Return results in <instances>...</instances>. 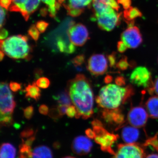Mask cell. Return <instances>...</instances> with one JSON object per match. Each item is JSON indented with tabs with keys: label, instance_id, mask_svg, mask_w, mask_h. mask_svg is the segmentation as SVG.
Masks as SVG:
<instances>
[{
	"label": "cell",
	"instance_id": "cell-1",
	"mask_svg": "<svg viewBox=\"0 0 158 158\" xmlns=\"http://www.w3.org/2000/svg\"><path fill=\"white\" fill-rule=\"evenodd\" d=\"M68 92L76 108V118L87 119L94 113V97L90 82L84 75L79 74L68 83Z\"/></svg>",
	"mask_w": 158,
	"mask_h": 158
},
{
	"label": "cell",
	"instance_id": "cell-2",
	"mask_svg": "<svg viewBox=\"0 0 158 158\" xmlns=\"http://www.w3.org/2000/svg\"><path fill=\"white\" fill-rule=\"evenodd\" d=\"M134 92L131 85L123 87L109 84L101 89L95 100L99 106L103 109H118L134 95Z\"/></svg>",
	"mask_w": 158,
	"mask_h": 158
},
{
	"label": "cell",
	"instance_id": "cell-3",
	"mask_svg": "<svg viewBox=\"0 0 158 158\" xmlns=\"http://www.w3.org/2000/svg\"><path fill=\"white\" fill-rule=\"evenodd\" d=\"M1 50L11 59H29L31 48L27 37L18 35L1 40Z\"/></svg>",
	"mask_w": 158,
	"mask_h": 158
},
{
	"label": "cell",
	"instance_id": "cell-4",
	"mask_svg": "<svg viewBox=\"0 0 158 158\" xmlns=\"http://www.w3.org/2000/svg\"><path fill=\"white\" fill-rule=\"evenodd\" d=\"M0 93L1 125L5 127L10 126L13 122L12 114L16 106V103L8 84L6 82L1 83Z\"/></svg>",
	"mask_w": 158,
	"mask_h": 158
},
{
	"label": "cell",
	"instance_id": "cell-5",
	"mask_svg": "<svg viewBox=\"0 0 158 158\" xmlns=\"http://www.w3.org/2000/svg\"><path fill=\"white\" fill-rule=\"evenodd\" d=\"M93 131L95 133L94 139L95 142L100 144L102 149L114 154L115 152L112 148L113 143L117 140L118 135L108 132L103 126L101 122L98 119H94L91 122Z\"/></svg>",
	"mask_w": 158,
	"mask_h": 158
},
{
	"label": "cell",
	"instance_id": "cell-6",
	"mask_svg": "<svg viewBox=\"0 0 158 158\" xmlns=\"http://www.w3.org/2000/svg\"><path fill=\"white\" fill-rule=\"evenodd\" d=\"M130 81L133 85L147 88L148 90L152 88L153 84L151 73L144 66H138L135 68L130 75Z\"/></svg>",
	"mask_w": 158,
	"mask_h": 158
},
{
	"label": "cell",
	"instance_id": "cell-7",
	"mask_svg": "<svg viewBox=\"0 0 158 158\" xmlns=\"http://www.w3.org/2000/svg\"><path fill=\"white\" fill-rule=\"evenodd\" d=\"M40 3V0H12L9 10L20 12L27 21L30 15L37 10Z\"/></svg>",
	"mask_w": 158,
	"mask_h": 158
},
{
	"label": "cell",
	"instance_id": "cell-8",
	"mask_svg": "<svg viewBox=\"0 0 158 158\" xmlns=\"http://www.w3.org/2000/svg\"><path fill=\"white\" fill-rule=\"evenodd\" d=\"M69 39L77 46H82L89 39V32L87 27L81 23L74 24L67 31Z\"/></svg>",
	"mask_w": 158,
	"mask_h": 158
},
{
	"label": "cell",
	"instance_id": "cell-9",
	"mask_svg": "<svg viewBox=\"0 0 158 158\" xmlns=\"http://www.w3.org/2000/svg\"><path fill=\"white\" fill-rule=\"evenodd\" d=\"M94 17L99 28L106 31H112L119 21V15L114 9Z\"/></svg>",
	"mask_w": 158,
	"mask_h": 158
},
{
	"label": "cell",
	"instance_id": "cell-10",
	"mask_svg": "<svg viewBox=\"0 0 158 158\" xmlns=\"http://www.w3.org/2000/svg\"><path fill=\"white\" fill-rule=\"evenodd\" d=\"M144 152L138 145L134 144H120L113 158H144Z\"/></svg>",
	"mask_w": 158,
	"mask_h": 158
},
{
	"label": "cell",
	"instance_id": "cell-11",
	"mask_svg": "<svg viewBox=\"0 0 158 158\" xmlns=\"http://www.w3.org/2000/svg\"><path fill=\"white\" fill-rule=\"evenodd\" d=\"M108 61L102 54H94L88 59L87 68L94 76H100L106 73L108 69Z\"/></svg>",
	"mask_w": 158,
	"mask_h": 158
},
{
	"label": "cell",
	"instance_id": "cell-12",
	"mask_svg": "<svg viewBox=\"0 0 158 158\" xmlns=\"http://www.w3.org/2000/svg\"><path fill=\"white\" fill-rule=\"evenodd\" d=\"M121 41L128 48H137L142 42V36L138 27L130 26L121 34Z\"/></svg>",
	"mask_w": 158,
	"mask_h": 158
},
{
	"label": "cell",
	"instance_id": "cell-13",
	"mask_svg": "<svg viewBox=\"0 0 158 158\" xmlns=\"http://www.w3.org/2000/svg\"><path fill=\"white\" fill-rule=\"evenodd\" d=\"M148 116L147 110L143 107H134L128 113L127 121L131 126L135 127H144L147 123Z\"/></svg>",
	"mask_w": 158,
	"mask_h": 158
},
{
	"label": "cell",
	"instance_id": "cell-14",
	"mask_svg": "<svg viewBox=\"0 0 158 158\" xmlns=\"http://www.w3.org/2000/svg\"><path fill=\"white\" fill-rule=\"evenodd\" d=\"M93 143L89 138L79 136L74 139L71 145L73 152L79 156L86 155L90 152Z\"/></svg>",
	"mask_w": 158,
	"mask_h": 158
},
{
	"label": "cell",
	"instance_id": "cell-15",
	"mask_svg": "<svg viewBox=\"0 0 158 158\" xmlns=\"http://www.w3.org/2000/svg\"><path fill=\"white\" fill-rule=\"evenodd\" d=\"M102 118L106 123L118 128L125 122L124 116L121 110L116 109H103L102 112Z\"/></svg>",
	"mask_w": 158,
	"mask_h": 158
},
{
	"label": "cell",
	"instance_id": "cell-16",
	"mask_svg": "<svg viewBox=\"0 0 158 158\" xmlns=\"http://www.w3.org/2000/svg\"><path fill=\"white\" fill-rule=\"evenodd\" d=\"M68 4H63L67 13L72 17H77L82 14L93 0H68Z\"/></svg>",
	"mask_w": 158,
	"mask_h": 158
},
{
	"label": "cell",
	"instance_id": "cell-17",
	"mask_svg": "<svg viewBox=\"0 0 158 158\" xmlns=\"http://www.w3.org/2000/svg\"><path fill=\"white\" fill-rule=\"evenodd\" d=\"M138 128L132 126L124 127L122 130L121 136L127 144H134L138 141L140 135Z\"/></svg>",
	"mask_w": 158,
	"mask_h": 158
},
{
	"label": "cell",
	"instance_id": "cell-18",
	"mask_svg": "<svg viewBox=\"0 0 158 158\" xmlns=\"http://www.w3.org/2000/svg\"><path fill=\"white\" fill-rule=\"evenodd\" d=\"M31 158H53V154L48 146L39 145L31 151Z\"/></svg>",
	"mask_w": 158,
	"mask_h": 158
},
{
	"label": "cell",
	"instance_id": "cell-19",
	"mask_svg": "<svg viewBox=\"0 0 158 158\" xmlns=\"http://www.w3.org/2000/svg\"><path fill=\"white\" fill-rule=\"evenodd\" d=\"M145 107L150 117L158 118V96L149 98L145 103Z\"/></svg>",
	"mask_w": 158,
	"mask_h": 158
},
{
	"label": "cell",
	"instance_id": "cell-20",
	"mask_svg": "<svg viewBox=\"0 0 158 158\" xmlns=\"http://www.w3.org/2000/svg\"><path fill=\"white\" fill-rule=\"evenodd\" d=\"M16 150L12 144L4 143L1 145L0 158H15Z\"/></svg>",
	"mask_w": 158,
	"mask_h": 158
},
{
	"label": "cell",
	"instance_id": "cell-21",
	"mask_svg": "<svg viewBox=\"0 0 158 158\" xmlns=\"http://www.w3.org/2000/svg\"><path fill=\"white\" fill-rule=\"evenodd\" d=\"M57 47L60 52L65 53L72 54L76 50L75 45L70 40L67 41L63 39L57 40Z\"/></svg>",
	"mask_w": 158,
	"mask_h": 158
},
{
	"label": "cell",
	"instance_id": "cell-22",
	"mask_svg": "<svg viewBox=\"0 0 158 158\" xmlns=\"http://www.w3.org/2000/svg\"><path fill=\"white\" fill-rule=\"evenodd\" d=\"M26 97L38 101L41 96V91L36 83L28 85L26 88Z\"/></svg>",
	"mask_w": 158,
	"mask_h": 158
},
{
	"label": "cell",
	"instance_id": "cell-23",
	"mask_svg": "<svg viewBox=\"0 0 158 158\" xmlns=\"http://www.w3.org/2000/svg\"><path fill=\"white\" fill-rule=\"evenodd\" d=\"M53 97L59 105H65L67 106L71 105L72 102L67 90L61 91Z\"/></svg>",
	"mask_w": 158,
	"mask_h": 158
},
{
	"label": "cell",
	"instance_id": "cell-24",
	"mask_svg": "<svg viewBox=\"0 0 158 158\" xmlns=\"http://www.w3.org/2000/svg\"><path fill=\"white\" fill-rule=\"evenodd\" d=\"M48 7V11L51 17L55 18L56 17L57 11L59 10L60 5L57 2V0H41Z\"/></svg>",
	"mask_w": 158,
	"mask_h": 158
},
{
	"label": "cell",
	"instance_id": "cell-25",
	"mask_svg": "<svg viewBox=\"0 0 158 158\" xmlns=\"http://www.w3.org/2000/svg\"><path fill=\"white\" fill-rule=\"evenodd\" d=\"M142 15L141 11L137 8L130 7L124 12V17L128 21H133L137 18L141 17Z\"/></svg>",
	"mask_w": 158,
	"mask_h": 158
},
{
	"label": "cell",
	"instance_id": "cell-26",
	"mask_svg": "<svg viewBox=\"0 0 158 158\" xmlns=\"http://www.w3.org/2000/svg\"><path fill=\"white\" fill-rule=\"evenodd\" d=\"M131 64L128 62L127 58L123 57L118 62H116V67L120 70H127L129 67H130Z\"/></svg>",
	"mask_w": 158,
	"mask_h": 158
},
{
	"label": "cell",
	"instance_id": "cell-27",
	"mask_svg": "<svg viewBox=\"0 0 158 158\" xmlns=\"http://www.w3.org/2000/svg\"><path fill=\"white\" fill-rule=\"evenodd\" d=\"M36 84L39 88L46 89L49 87L50 85V81L48 78L42 77L37 80Z\"/></svg>",
	"mask_w": 158,
	"mask_h": 158
},
{
	"label": "cell",
	"instance_id": "cell-28",
	"mask_svg": "<svg viewBox=\"0 0 158 158\" xmlns=\"http://www.w3.org/2000/svg\"><path fill=\"white\" fill-rule=\"evenodd\" d=\"M40 34V32L37 29L36 26L34 25L31 26L29 29V35L35 41H37L39 39Z\"/></svg>",
	"mask_w": 158,
	"mask_h": 158
},
{
	"label": "cell",
	"instance_id": "cell-29",
	"mask_svg": "<svg viewBox=\"0 0 158 158\" xmlns=\"http://www.w3.org/2000/svg\"><path fill=\"white\" fill-rule=\"evenodd\" d=\"M85 57L83 55H80L77 56L73 59L72 63L75 67H79L83 65L85 62Z\"/></svg>",
	"mask_w": 158,
	"mask_h": 158
},
{
	"label": "cell",
	"instance_id": "cell-30",
	"mask_svg": "<svg viewBox=\"0 0 158 158\" xmlns=\"http://www.w3.org/2000/svg\"><path fill=\"white\" fill-rule=\"evenodd\" d=\"M34 113V109L32 106H29L23 109L24 116L27 119H30L32 118Z\"/></svg>",
	"mask_w": 158,
	"mask_h": 158
},
{
	"label": "cell",
	"instance_id": "cell-31",
	"mask_svg": "<svg viewBox=\"0 0 158 158\" xmlns=\"http://www.w3.org/2000/svg\"><path fill=\"white\" fill-rule=\"evenodd\" d=\"M48 25V23L46 22L45 21H39L37 22L36 23V26L40 33H42L45 32Z\"/></svg>",
	"mask_w": 158,
	"mask_h": 158
},
{
	"label": "cell",
	"instance_id": "cell-32",
	"mask_svg": "<svg viewBox=\"0 0 158 158\" xmlns=\"http://www.w3.org/2000/svg\"><path fill=\"white\" fill-rule=\"evenodd\" d=\"M77 113L76 108L74 106L70 105V106H69L66 113L68 117H70V118H73L76 116Z\"/></svg>",
	"mask_w": 158,
	"mask_h": 158
},
{
	"label": "cell",
	"instance_id": "cell-33",
	"mask_svg": "<svg viewBox=\"0 0 158 158\" xmlns=\"http://www.w3.org/2000/svg\"><path fill=\"white\" fill-rule=\"evenodd\" d=\"M34 130L32 129V128L26 129L25 130H24L22 132L21 134V136L22 138H24L27 139V138H30V137H32L34 136Z\"/></svg>",
	"mask_w": 158,
	"mask_h": 158
},
{
	"label": "cell",
	"instance_id": "cell-34",
	"mask_svg": "<svg viewBox=\"0 0 158 158\" xmlns=\"http://www.w3.org/2000/svg\"><path fill=\"white\" fill-rule=\"evenodd\" d=\"M49 116L53 119H58L61 117L58 109H52L49 112Z\"/></svg>",
	"mask_w": 158,
	"mask_h": 158
},
{
	"label": "cell",
	"instance_id": "cell-35",
	"mask_svg": "<svg viewBox=\"0 0 158 158\" xmlns=\"http://www.w3.org/2000/svg\"><path fill=\"white\" fill-rule=\"evenodd\" d=\"M148 91L150 94H153L155 93L158 96V77L156 79L154 82H153L152 88L148 90Z\"/></svg>",
	"mask_w": 158,
	"mask_h": 158
},
{
	"label": "cell",
	"instance_id": "cell-36",
	"mask_svg": "<svg viewBox=\"0 0 158 158\" xmlns=\"http://www.w3.org/2000/svg\"><path fill=\"white\" fill-rule=\"evenodd\" d=\"M10 89L13 92H16L21 88V85L19 83L15 82H11L9 85Z\"/></svg>",
	"mask_w": 158,
	"mask_h": 158
},
{
	"label": "cell",
	"instance_id": "cell-37",
	"mask_svg": "<svg viewBox=\"0 0 158 158\" xmlns=\"http://www.w3.org/2000/svg\"><path fill=\"white\" fill-rule=\"evenodd\" d=\"M5 9L1 7V28L2 27L6 22V12Z\"/></svg>",
	"mask_w": 158,
	"mask_h": 158
},
{
	"label": "cell",
	"instance_id": "cell-38",
	"mask_svg": "<svg viewBox=\"0 0 158 158\" xmlns=\"http://www.w3.org/2000/svg\"><path fill=\"white\" fill-rule=\"evenodd\" d=\"M12 0H1V6L6 10L9 9L11 4Z\"/></svg>",
	"mask_w": 158,
	"mask_h": 158
},
{
	"label": "cell",
	"instance_id": "cell-39",
	"mask_svg": "<svg viewBox=\"0 0 158 158\" xmlns=\"http://www.w3.org/2000/svg\"><path fill=\"white\" fill-rule=\"evenodd\" d=\"M108 59H109L110 66L111 67H113L115 65L116 66V57L115 54L113 53L110 55L108 57Z\"/></svg>",
	"mask_w": 158,
	"mask_h": 158
},
{
	"label": "cell",
	"instance_id": "cell-40",
	"mask_svg": "<svg viewBox=\"0 0 158 158\" xmlns=\"http://www.w3.org/2000/svg\"><path fill=\"white\" fill-rule=\"evenodd\" d=\"M68 107L67 106H65V105H59L57 109H58L59 114H60L61 116H63V115H65V113H66V111H67Z\"/></svg>",
	"mask_w": 158,
	"mask_h": 158
},
{
	"label": "cell",
	"instance_id": "cell-41",
	"mask_svg": "<svg viewBox=\"0 0 158 158\" xmlns=\"http://www.w3.org/2000/svg\"><path fill=\"white\" fill-rule=\"evenodd\" d=\"M39 113L44 115H46L49 113L48 107L45 105H42L39 107Z\"/></svg>",
	"mask_w": 158,
	"mask_h": 158
},
{
	"label": "cell",
	"instance_id": "cell-42",
	"mask_svg": "<svg viewBox=\"0 0 158 158\" xmlns=\"http://www.w3.org/2000/svg\"><path fill=\"white\" fill-rule=\"evenodd\" d=\"M127 47L126 46L122 41H119L117 44V49L119 52L123 53L127 50Z\"/></svg>",
	"mask_w": 158,
	"mask_h": 158
},
{
	"label": "cell",
	"instance_id": "cell-43",
	"mask_svg": "<svg viewBox=\"0 0 158 158\" xmlns=\"http://www.w3.org/2000/svg\"><path fill=\"white\" fill-rule=\"evenodd\" d=\"M118 3L121 4L126 9H128L131 6V0H118Z\"/></svg>",
	"mask_w": 158,
	"mask_h": 158
},
{
	"label": "cell",
	"instance_id": "cell-44",
	"mask_svg": "<svg viewBox=\"0 0 158 158\" xmlns=\"http://www.w3.org/2000/svg\"><path fill=\"white\" fill-rule=\"evenodd\" d=\"M8 36V32L6 29L1 28V34H0V39L5 40L7 38Z\"/></svg>",
	"mask_w": 158,
	"mask_h": 158
},
{
	"label": "cell",
	"instance_id": "cell-45",
	"mask_svg": "<svg viewBox=\"0 0 158 158\" xmlns=\"http://www.w3.org/2000/svg\"><path fill=\"white\" fill-rule=\"evenodd\" d=\"M115 81H116L115 82H116V85H119V86H122L125 84V81L123 77H117Z\"/></svg>",
	"mask_w": 158,
	"mask_h": 158
},
{
	"label": "cell",
	"instance_id": "cell-46",
	"mask_svg": "<svg viewBox=\"0 0 158 158\" xmlns=\"http://www.w3.org/2000/svg\"><path fill=\"white\" fill-rule=\"evenodd\" d=\"M85 133L89 138L93 139L95 137V133H94L93 130L90 129H88L86 130L85 131Z\"/></svg>",
	"mask_w": 158,
	"mask_h": 158
},
{
	"label": "cell",
	"instance_id": "cell-47",
	"mask_svg": "<svg viewBox=\"0 0 158 158\" xmlns=\"http://www.w3.org/2000/svg\"><path fill=\"white\" fill-rule=\"evenodd\" d=\"M112 81V77L110 76H107L106 77L105 79V83L106 84H109L110 82Z\"/></svg>",
	"mask_w": 158,
	"mask_h": 158
},
{
	"label": "cell",
	"instance_id": "cell-48",
	"mask_svg": "<svg viewBox=\"0 0 158 158\" xmlns=\"http://www.w3.org/2000/svg\"><path fill=\"white\" fill-rule=\"evenodd\" d=\"M145 158H158V154H152L147 156Z\"/></svg>",
	"mask_w": 158,
	"mask_h": 158
},
{
	"label": "cell",
	"instance_id": "cell-49",
	"mask_svg": "<svg viewBox=\"0 0 158 158\" xmlns=\"http://www.w3.org/2000/svg\"><path fill=\"white\" fill-rule=\"evenodd\" d=\"M4 54L5 53H4V52L2 51L1 50V52H0V59H1V61H2L3 59H4Z\"/></svg>",
	"mask_w": 158,
	"mask_h": 158
},
{
	"label": "cell",
	"instance_id": "cell-50",
	"mask_svg": "<svg viewBox=\"0 0 158 158\" xmlns=\"http://www.w3.org/2000/svg\"><path fill=\"white\" fill-rule=\"evenodd\" d=\"M65 1V0H57V2L58 3L59 5H61L63 4V2Z\"/></svg>",
	"mask_w": 158,
	"mask_h": 158
},
{
	"label": "cell",
	"instance_id": "cell-51",
	"mask_svg": "<svg viewBox=\"0 0 158 158\" xmlns=\"http://www.w3.org/2000/svg\"><path fill=\"white\" fill-rule=\"evenodd\" d=\"M63 158H76L75 157H74L71 156H65V157Z\"/></svg>",
	"mask_w": 158,
	"mask_h": 158
},
{
	"label": "cell",
	"instance_id": "cell-52",
	"mask_svg": "<svg viewBox=\"0 0 158 158\" xmlns=\"http://www.w3.org/2000/svg\"></svg>",
	"mask_w": 158,
	"mask_h": 158
}]
</instances>
